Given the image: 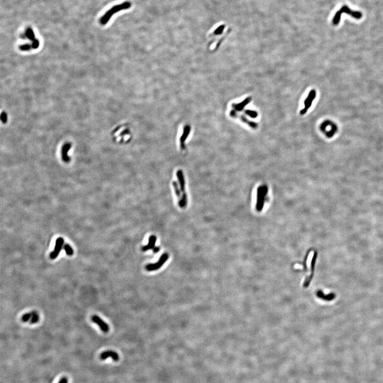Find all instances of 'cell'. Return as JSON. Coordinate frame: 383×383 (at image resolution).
Masks as SVG:
<instances>
[{
    "label": "cell",
    "instance_id": "cell-1",
    "mask_svg": "<svg viewBox=\"0 0 383 383\" xmlns=\"http://www.w3.org/2000/svg\"><path fill=\"white\" fill-rule=\"evenodd\" d=\"M131 6H132V3L130 2H125L121 4H118L113 6L102 17V18L100 19L101 24L103 25L107 24L114 14L123 10L128 9Z\"/></svg>",
    "mask_w": 383,
    "mask_h": 383
},
{
    "label": "cell",
    "instance_id": "cell-2",
    "mask_svg": "<svg viewBox=\"0 0 383 383\" xmlns=\"http://www.w3.org/2000/svg\"><path fill=\"white\" fill-rule=\"evenodd\" d=\"M343 13H346L356 19H361V17H362V14L360 12L352 11L348 6H344L342 7L341 9H340L339 11H338L335 15L333 19V25H337L339 23L341 18V17Z\"/></svg>",
    "mask_w": 383,
    "mask_h": 383
},
{
    "label": "cell",
    "instance_id": "cell-3",
    "mask_svg": "<svg viewBox=\"0 0 383 383\" xmlns=\"http://www.w3.org/2000/svg\"><path fill=\"white\" fill-rule=\"evenodd\" d=\"M267 191L268 188L266 185L260 186L257 189V202L256 209L258 211H261L263 209Z\"/></svg>",
    "mask_w": 383,
    "mask_h": 383
},
{
    "label": "cell",
    "instance_id": "cell-4",
    "mask_svg": "<svg viewBox=\"0 0 383 383\" xmlns=\"http://www.w3.org/2000/svg\"><path fill=\"white\" fill-rule=\"evenodd\" d=\"M169 255L167 253H164L160 257L159 261L154 264H148L146 266L145 269L148 271H152L159 269L163 266L164 264L168 260Z\"/></svg>",
    "mask_w": 383,
    "mask_h": 383
},
{
    "label": "cell",
    "instance_id": "cell-5",
    "mask_svg": "<svg viewBox=\"0 0 383 383\" xmlns=\"http://www.w3.org/2000/svg\"><path fill=\"white\" fill-rule=\"evenodd\" d=\"M316 96V91L315 90H313L309 92L308 96L305 101V103H304L305 108L300 111L301 115H304L305 113H307L308 109L311 107L312 102L314 100Z\"/></svg>",
    "mask_w": 383,
    "mask_h": 383
},
{
    "label": "cell",
    "instance_id": "cell-6",
    "mask_svg": "<svg viewBox=\"0 0 383 383\" xmlns=\"http://www.w3.org/2000/svg\"><path fill=\"white\" fill-rule=\"evenodd\" d=\"M64 242L65 241L62 237H59L57 239L53 251L51 253L50 255V257L51 259L53 260L58 257L62 248Z\"/></svg>",
    "mask_w": 383,
    "mask_h": 383
},
{
    "label": "cell",
    "instance_id": "cell-7",
    "mask_svg": "<svg viewBox=\"0 0 383 383\" xmlns=\"http://www.w3.org/2000/svg\"><path fill=\"white\" fill-rule=\"evenodd\" d=\"M229 114H230V116L232 117H233V118H239L242 121H243L244 123H245L246 124L248 125V126H250V127H252V128H257V123H255V122H253V121H252L248 120V119L245 117L244 116H242V115H241V114H238L237 113H236L235 110H232V111L230 112Z\"/></svg>",
    "mask_w": 383,
    "mask_h": 383
},
{
    "label": "cell",
    "instance_id": "cell-8",
    "mask_svg": "<svg viewBox=\"0 0 383 383\" xmlns=\"http://www.w3.org/2000/svg\"><path fill=\"white\" fill-rule=\"evenodd\" d=\"M92 320L100 327L101 330L104 333H107L109 330V327L105 321H104L100 317L96 315H94L92 317Z\"/></svg>",
    "mask_w": 383,
    "mask_h": 383
},
{
    "label": "cell",
    "instance_id": "cell-9",
    "mask_svg": "<svg viewBox=\"0 0 383 383\" xmlns=\"http://www.w3.org/2000/svg\"><path fill=\"white\" fill-rule=\"evenodd\" d=\"M110 357L113 359L114 361H117L119 360V355L116 352L113 351H106L101 353L100 358L101 360H105L107 358Z\"/></svg>",
    "mask_w": 383,
    "mask_h": 383
},
{
    "label": "cell",
    "instance_id": "cell-10",
    "mask_svg": "<svg viewBox=\"0 0 383 383\" xmlns=\"http://www.w3.org/2000/svg\"><path fill=\"white\" fill-rule=\"evenodd\" d=\"M71 146L70 143H67L63 145L62 148V158L63 161L66 163H68L70 161V158L68 155V152L71 148Z\"/></svg>",
    "mask_w": 383,
    "mask_h": 383
},
{
    "label": "cell",
    "instance_id": "cell-11",
    "mask_svg": "<svg viewBox=\"0 0 383 383\" xmlns=\"http://www.w3.org/2000/svg\"><path fill=\"white\" fill-rule=\"evenodd\" d=\"M252 100L251 97H246L244 100L241 102L239 103H233L232 104V107L234 108V110L237 111H241L244 107L248 104Z\"/></svg>",
    "mask_w": 383,
    "mask_h": 383
},
{
    "label": "cell",
    "instance_id": "cell-12",
    "mask_svg": "<svg viewBox=\"0 0 383 383\" xmlns=\"http://www.w3.org/2000/svg\"><path fill=\"white\" fill-rule=\"evenodd\" d=\"M191 131V127L189 125H186L184 127V130H183V133H182V136L180 139V146L181 148L183 150L184 148V143L185 142L186 138L188 137V136L189 134V133Z\"/></svg>",
    "mask_w": 383,
    "mask_h": 383
},
{
    "label": "cell",
    "instance_id": "cell-13",
    "mask_svg": "<svg viewBox=\"0 0 383 383\" xmlns=\"http://www.w3.org/2000/svg\"><path fill=\"white\" fill-rule=\"evenodd\" d=\"M156 241H157V237L155 236H151L149 238L148 245L143 246L142 248V250L143 251H146L148 250L153 249L155 247Z\"/></svg>",
    "mask_w": 383,
    "mask_h": 383
},
{
    "label": "cell",
    "instance_id": "cell-14",
    "mask_svg": "<svg viewBox=\"0 0 383 383\" xmlns=\"http://www.w3.org/2000/svg\"><path fill=\"white\" fill-rule=\"evenodd\" d=\"M317 295L319 298H320L321 299H323L324 300L326 301H330L332 300L333 299L335 298V294L334 293H330L328 295H325L324 294L322 291H318L317 293Z\"/></svg>",
    "mask_w": 383,
    "mask_h": 383
},
{
    "label": "cell",
    "instance_id": "cell-15",
    "mask_svg": "<svg viewBox=\"0 0 383 383\" xmlns=\"http://www.w3.org/2000/svg\"><path fill=\"white\" fill-rule=\"evenodd\" d=\"M177 176L179 182V184L180 186V189L181 191L184 193L185 192V181H184V176L182 175V170H179L177 173Z\"/></svg>",
    "mask_w": 383,
    "mask_h": 383
},
{
    "label": "cell",
    "instance_id": "cell-16",
    "mask_svg": "<svg viewBox=\"0 0 383 383\" xmlns=\"http://www.w3.org/2000/svg\"><path fill=\"white\" fill-rule=\"evenodd\" d=\"M225 27V26L220 25L219 27H218L216 29V30L214 31L210 35V37L211 36H218L221 35L223 31V29Z\"/></svg>",
    "mask_w": 383,
    "mask_h": 383
},
{
    "label": "cell",
    "instance_id": "cell-17",
    "mask_svg": "<svg viewBox=\"0 0 383 383\" xmlns=\"http://www.w3.org/2000/svg\"><path fill=\"white\" fill-rule=\"evenodd\" d=\"M26 35L27 38H28V39L31 41H34L35 40L34 33L33 32V29L31 28H28L27 29L26 32Z\"/></svg>",
    "mask_w": 383,
    "mask_h": 383
},
{
    "label": "cell",
    "instance_id": "cell-18",
    "mask_svg": "<svg viewBox=\"0 0 383 383\" xmlns=\"http://www.w3.org/2000/svg\"><path fill=\"white\" fill-rule=\"evenodd\" d=\"M64 249L65 250L66 254L68 255L71 256V255H74V250L71 248V246L69 244H65L64 246Z\"/></svg>",
    "mask_w": 383,
    "mask_h": 383
},
{
    "label": "cell",
    "instance_id": "cell-19",
    "mask_svg": "<svg viewBox=\"0 0 383 383\" xmlns=\"http://www.w3.org/2000/svg\"><path fill=\"white\" fill-rule=\"evenodd\" d=\"M245 113L249 117L252 118H255L257 117V112L254 110H245Z\"/></svg>",
    "mask_w": 383,
    "mask_h": 383
},
{
    "label": "cell",
    "instance_id": "cell-20",
    "mask_svg": "<svg viewBox=\"0 0 383 383\" xmlns=\"http://www.w3.org/2000/svg\"><path fill=\"white\" fill-rule=\"evenodd\" d=\"M186 204H187V196L185 193H184L182 199L179 200V206L181 207H184L186 205Z\"/></svg>",
    "mask_w": 383,
    "mask_h": 383
},
{
    "label": "cell",
    "instance_id": "cell-21",
    "mask_svg": "<svg viewBox=\"0 0 383 383\" xmlns=\"http://www.w3.org/2000/svg\"><path fill=\"white\" fill-rule=\"evenodd\" d=\"M33 311L23 315V316L22 317V321L25 323V322H27L29 320H31L32 316H33Z\"/></svg>",
    "mask_w": 383,
    "mask_h": 383
},
{
    "label": "cell",
    "instance_id": "cell-22",
    "mask_svg": "<svg viewBox=\"0 0 383 383\" xmlns=\"http://www.w3.org/2000/svg\"><path fill=\"white\" fill-rule=\"evenodd\" d=\"M38 321H39V315L38 314L37 312L36 311H33V314L31 319L30 320V323L33 324L37 323Z\"/></svg>",
    "mask_w": 383,
    "mask_h": 383
},
{
    "label": "cell",
    "instance_id": "cell-23",
    "mask_svg": "<svg viewBox=\"0 0 383 383\" xmlns=\"http://www.w3.org/2000/svg\"><path fill=\"white\" fill-rule=\"evenodd\" d=\"M173 186L174 187V189L175 191V193H176L177 196L178 198H180V192L179 190V187L178 186V185L176 182H173Z\"/></svg>",
    "mask_w": 383,
    "mask_h": 383
},
{
    "label": "cell",
    "instance_id": "cell-24",
    "mask_svg": "<svg viewBox=\"0 0 383 383\" xmlns=\"http://www.w3.org/2000/svg\"><path fill=\"white\" fill-rule=\"evenodd\" d=\"M31 46L29 44H25V45L20 46V50L22 51L29 50V49H31Z\"/></svg>",
    "mask_w": 383,
    "mask_h": 383
},
{
    "label": "cell",
    "instance_id": "cell-25",
    "mask_svg": "<svg viewBox=\"0 0 383 383\" xmlns=\"http://www.w3.org/2000/svg\"><path fill=\"white\" fill-rule=\"evenodd\" d=\"M39 45H40V42L37 39H35L33 42L32 45V47L34 49H37L39 46Z\"/></svg>",
    "mask_w": 383,
    "mask_h": 383
},
{
    "label": "cell",
    "instance_id": "cell-26",
    "mask_svg": "<svg viewBox=\"0 0 383 383\" xmlns=\"http://www.w3.org/2000/svg\"><path fill=\"white\" fill-rule=\"evenodd\" d=\"M1 120L3 121V123H6L7 120V116L6 114L4 112L2 113L1 114Z\"/></svg>",
    "mask_w": 383,
    "mask_h": 383
},
{
    "label": "cell",
    "instance_id": "cell-27",
    "mask_svg": "<svg viewBox=\"0 0 383 383\" xmlns=\"http://www.w3.org/2000/svg\"><path fill=\"white\" fill-rule=\"evenodd\" d=\"M58 383H68V380L66 377H62Z\"/></svg>",
    "mask_w": 383,
    "mask_h": 383
},
{
    "label": "cell",
    "instance_id": "cell-28",
    "mask_svg": "<svg viewBox=\"0 0 383 383\" xmlns=\"http://www.w3.org/2000/svg\"><path fill=\"white\" fill-rule=\"evenodd\" d=\"M159 250H160L159 247H155V246L154 248H153V251L154 253H157V252L159 251Z\"/></svg>",
    "mask_w": 383,
    "mask_h": 383
}]
</instances>
